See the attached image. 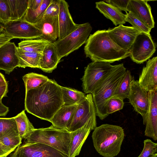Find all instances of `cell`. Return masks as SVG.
I'll list each match as a JSON object with an SVG mask.
<instances>
[{
    "mask_svg": "<svg viewBox=\"0 0 157 157\" xmlns=\"http://www.w3.org/2000/svg\"><path fill=\"white\" fill-rule=\"evenodd\" d=\"M61 86L55 80L49 79L37 88L25 91V110L34 116L49 121L64 105Z\"/></svg>",
    "mask_w": 157,
    "mask_h": 157,
    "instance_id": "cell-1",
    "label": "cell"
},
{
    "mask_svg": "<svg viewBox=\"0 0 157 157\" xmlns=\"http://www.w3.org/2000/svg\"><path fill=\"white\" fill-rule=\"evenodd\" d=\"M84 48L86 57L92 62L113 63L130 56L129 51L124 49L110 37L107 30H98L88 37Z\"/></svg>",
    "mask_w": 157,
    "mask_h": 157,
    "instance_id": "cell-2",
    "label": "cell"
},
{
    "mask_svg": "<svg viewBox=\"0 0 157 157\" xmlns=\"http://www.w3.org/2000/svg\"><path fill=\"white\" fill-rule=\"evenodd\" d=\"M92 137L96 151L104 157H114L121 151L124 134L121 127L102 124L94 130Z\"/></svg>",
    "mask_w": 157,
    "mask_h": 157,
    "instance_id": "cell-3",
    "label": "cell"
},
{
    "mask_svg": "<svg viewBox=\"0 0 157 157\" xmlns=\"http://www.w3.org/2000/svg\"><path fill=\"white\" fill-rule=\"evenodd\" d=\"M126 71L123 63L115 65L91 94L96 115L101 120H103L107 117L105 111L106 103L112 96Z\"/></svg>",
    "mask_w": 157,
    "mask_h": 157,
    "instance_id": "cell-4",
    "label": "cell"
},
{
    "mask_svg": "<svg viewBox=\"0 0 157 157\" xmlns=\"http://www.w3.org/2000/svg\"><path fill=\"white\" fill-rule=\"evenodd\" d=\"M71 132L52 125L46 128H34L24 138L25 141L39 143L50 146L68 157Z\"/></svg>",
    "mask_w": 157,
    "mask_h": 157,
    "instance_id": "cell-5",
    "label": "cell"
},
{
    "mask_svg": "<svg viewBox=\"0 0 157 157\" xmlns=\"http://www.w3.org/2000/svg\"><path fill=\"white\" fill-rule=\"evenodd\" d=\"M89 22L80 24L75 30L61 39H58L53 43L59 59L78 49L86 43L92 30Z\"/></svg>",
    "mask_w": 157,
    "mask_h": 157,
    "instance_id": "cell-6",
    "label": "cell"
},
{
    "mask_svg": "<svg viewBox=\"0 0 157 157\" xmlns=\"http://www.w3.org/2000/svg\"><path fill=\"white\" fill-rule=\"evenodd\" d=\"M114 65L103 61H94L88 64L81 79L85 94H92L100 82L114 67Z\"/></svg>",
    "mask_w": 157,
    "mask_h": 157,
    "instance_id": "cell-7",
    "label": "cell"
},
{
    "mask_svg": "<svg viewBox=\"0 0 157 157\" xmlns=\"http://www.w3.org/2000/svg\"><path fill=\"white\" fill-rule=\"evenodd\" d=\"M156 46L150 34L140 33L130 48V57L134 62L143 63L153 56L155 52Z\"/></svg>",
    "mask_w": 157,
    "mask_h": 157,
    "instance_id": "cell-8",
    "label": "cell"
},
{
    "mask_svg": "<svg viewBox=\"0 0 157 157\" xmlns=\"http://www.w3.org/2000/svg\"><path fill=\"white\" fill-rule=\"evenodd\" d=\"M10 157H68L47 145L25 141L17 147Z\"/></svg>",
    "mask_w": 157,
    "mask_h": 157,
    "instance_id": "cell-9",
    "label": "cell"
},
{
    "mask_svg": "<svg viewBox=\"0 0 157 157\" xmlns=\"http://www.w3.org/2000/svg\"><path fill=\"white\" fill-rule=\"evenodd\" d=\"M96 116L92 94H87L85 99L78 104L66 129L70 132L75 131L84 126L91 118L96 117Z\"/></svg>",
    "mask_w": 157,
    "mask_h": 157,
    "instance_id": "cell-10",
    "label": "cell"
},
{
    "mask_svg": "<svg viewBox=\"0 0 157 157\" xmlns=\"http://www.w3.org/2000/svg\"><path fill=\"white\" fill-rule=\"evenodd\" d=\"M2 25L4 32L13 39H33L40 38L42 35L34 25L24 20L9 21Z\"/></svg>",
    "mask_w": 157,
    "mask_h": 157,
    "instance_id": "cell-11",
    "label": "cell"
},
{
    "mask_svg": "<svg viewBox=\"0 0 157 157\" xmlns=\"http://www.w3.org/2000/svg\"><path fill=\"white\" fill-rule=\"evenodd\" d=\"M127 98L135 110L142 116L144 125L149 105L148 91L140 86L138 80L134 79L131 83Z\"/></svg>",
    "mask_w": 157,
    "mask_h": 157,
    "instance_id": "cell-12",
    "label": "cell"
},
{
    "mask_svg": "<svg viewBox=\"0 0 157 157\" xmlns=\"http://www.w3.org/2000/svg\"><path fill=\"white\" fill-rule=\"evenodd\" d=\"M111 39L122 48L129 51L137 36L140 33L132 26L123 25L107 30Z\"/></svg>",
    "mask_w": 157,
    "mask_h": 157,
    "instance_id": "cell-13",
    "label": "cell"
},
{
    "mask_svg": "<svg viewBox=\"0 0 157 157\" xmlns=\"http://www.w3.org/2000/svg\"><path fill=\"white\" fill-rule=\"evenodd\" d=\"M97 127L96 117H91L80 128L71 132V140L68 157L78 155L90 131Z\"/></svg>",
    "mask_w": 157,
    "mask_h": 157,
    "instance_id": "cell-14",
    "label": "cell"
},
{
    "mask_svg": "<svg viewBox=\"0 0 157 157\" xmlns=\"http://www.w3.org/2000/svg\"><path fill=\"white\" fill-rule=\"evenodd\" d=\"M149 105L144 125V135L157 140V89L148 91Z\"/></svg>",
    "mask_w": 157,
    "mask_h": 157,
    "instance_id": "cell-15",
    "label": "cell"
},
{
    "mask_svg": "<svg viewBox=\"0 0 157 157\" xmlns=\"http://www.w3.org/2000/svg\"><path fill=\"white\" fill-rule=\"evenodd\" d=\"M17 47L14 42H8L0 47V70L9 74L17 67L19 60Z\"/></svg>",
    "mask_w": 157,
    "mask_h": 157,
    "instance_id": "cell-16",
    "label": "cell"
},
{
    "mask_svg": "<svg viewBox=\"0 0 157 157\" xmlns=\"http://www.w3.org/2000/svg\"><path fill=\"white\" fill-rule=\"evenodd\" d=\"M147 0H130L127 11L132 13L151 30L155 27V22L151 8Z\"/></svg>",
    "mask_w": 157,
    "mask_h": 157,
    "instance_id": "cell-17",
    "label": "cell"
},
{
    "mask_svg": "<svg viewBox=\"0 0 157 157\" xmlns=\"http://www.w3.org/2000/svg\"><path fill=\"white\" fill-rule=\"evenodd\" d=\"M69 5L64 0H60L59 11L58 16L59 36L58 39H61L76 29L80 24L73 21L69 10Z\"/></svg>",
    "mask_w": 157,
    "mask_h": 157,
    "instance_id": "cell-18",
    "label": "cell"
},
{
    "mask_svg": "<svg viewBox=\"0 0 157 157\" xmlns=\"http://www.w3.org/2000/svg\"><path fill=\"white\" fill-rule=\"evenodd\" d=\"M34 25L40 32V38L54 42L58 39L59 27L58 16L44 15Z\"/></svg>",
    "mask_w": 157,
    "mask_h": 157,
    "instance_id": "cell-19",
    "label": "cell"
},
{
    "mask_svg": "<svg viewBox=\"0 0 157 157\" xmlns=\"http://www.w3.org/2000/svg\"><path fill=\"white\" fill-rule=\"evenodd\" d=\"M140 86L147 91L157 89V57L147 62L138 80Z\"/></svg>",
    "mask_w": 157,
    "mask_h": 157,
    "instance_id": "cell-20",
    "label": "cell"
},
{
    "mask_svg": "<svg viewBox=\"0 0 157 157\" xmlns=\"http://www.w3.org/2000/svg\"><path fill=\"white\" fill-rule=\"evenodd\" d=\"M60 61L54 43L50 42L45 47L41 53L39 68L44 72L51 73L56 68Z\"/></svg>",
    "mask_w": 157,
    "mask_h": 157,
    "instance_id": "cell-21",
    "label": "cell"
},
{
    "mask_svg": "<svg viewBox=\"0 0 157 157\" xmlns=\"http://www.w3.org/2000/svg\"><path fill=\"white\" fill-rule=\"evenodd\" d=\"M95 4L99 11L115 25H123L126 23V14L119 10L104 1L96 2Z\"/></svg>",
    "mask_w": 157,
    "mask_h": 157,
    "instance_id": "cell-22",
    "label": "cell"
},
{
    "mask_svg": "<svg viewBox=\"0 0 157 157\" xmlns=\"http://www.w3.org/2000/svg\"><path fill=\"white\" fill-rule=\"evenodd\" d=\"M78 105H62L49 121L55 127L66 129L69 121L77 109Z\"/></svg>",
    "mask_w": 157,
    "mask_h": 157,
    "instance_id": "cell-23",
    "label": "cell"
},
{
    "mask_svg": "<svg viewBox=\"0 0 157 157\" xmlns=\"http://www.w3.org/2000/svg\"><path fill=\"white\" fill-rule=\"evenodd\" d=\"M17 49L19 60V67L25 68L29 67L39 68L41 53L25 51L18 47Z\"/></svg>",
    "mask_w": 157,
    "mask_h": 157,
    "instance_id": "cell-24",
    "label": "cell"
},
{
    "mask_svg": "<svg viewBox=\"0 0 157 157\" xmlns=\"http://www.w3.org/2000/svg\"><path fill=\"white\" fill-rule=\"evenodd\" d=\"M29 0H8L11 12L10 21L24 20Z\"/></svg>",
    "mask_w": 157,
    "mask_h": 157,
    "instance_id": "cell-25",
    "label": "cell"
},
{
    "mask_svg": "<svg viewBox=\"0 0 157 157\" xmlns=\"http://www.w3.org/2000/svg\"><path fill=\"white\" fill-rule=\"evenodd\" d=\"M64 105L78 104L85 98L86 95L81 91L68 87L61 86Z\"/></svg>",
    "mask_w": 157,
    "mask_h": 157,
    "instance_id": "cell-26",
    "label": "cell"
},
{
    "mask_svg": "<svg viewBox=\"0 0 157 157\" xmlns=\"http://www.w3.org/2000/svg\"><path fill=\"white\" fill-rule=\"evenodd\" d=\"M133 79L130 71L126 70L112 97H118L123 100L127 98L130 90L131 83Z\"/></svg>",
    "mask_w": 157,
    "mask_h": 157,
    "instance_id": "cell-27",
    "label": "cell"
},
{
    "mask_svg": "<svg viewBox=\"0 0 157 157\" xmlns=\"http://www.w3.org/2000/svg\"><path fill=\"white\" fill-rule=\"evenodd\" d=\"M50 42L41 38L26 40L19 43L18 47L25 51L41 53L45 47Z\"/></svg>",
    "mask_w": 157,
    "mask_h": 157,
    "instance_id": "cell-28",
    "label": "cell"
},
{
    "mask_svg": "<svg viewBox=\"0 0 157 157\" xmlns=\"http://www.w3.org/2000/svg\"><path fill=\"white\" fill-rule=\"evenodd\" d=\"M25 91L36 88L48 82L49 79L44 75L34 72L28 73L22 77Z\"/></svg>",
    "mask_w": 157,
    "mask_h": 157,
    "instance_id": "cell-29",
    "label": "cell"
},
{
    "mask_svg": "<svg viewBox=\"0 0 157 157\" xmlns=\"http://www.w3.org/2000/svg\"><path fill=\"white\" fill-rule=\"evenodd\" d=\"M19 135L22 140L35 128L26 115L24 110L14 117Z\"/></svg>",
    "mask_w": 157,
    "mask_h": 157,
    "instance_id": "cell-30",
    "label": "cell"
},
{
    "mask_svg": "<svg viewBox=\"0 0 157 157\" xmlns=\"http://www.w3.org/2000/svg\"><path fill=\"white\" fill-rule=\"evenodd\" d=\"M51 0H42L40 6L35 10L28 8L24 20L33 24L36 23L44 16Z\"/></svg>",
    "mask_w": 157,
    "mask_h": 157,
    "instance_id": "cell-31",
    "label": "cell"
},
{
    "mask_svg": "<svg viewBox=\"0 0 157 157\" xmlns=\"http://www.w3.org/2000/svg\"><path fill=\"white\" fill-rule=\"evenodd\" d=\"M18 130L14 131L0 138L2 143L7 147L15 150L21 143Z\"/></svg>",
    "mask_w": 157,
    "mask_h": 157,
    "instance_id": "cell-32",
    "label": "cell"
},
{
    "mask_svg": "<svg viewBox=\"0 0 157 157\" xmlns=\"http://www.w3.org/2000/svg\"><path fill=\"white\" fill-rule=\"evenodd\" d=\"M15 130L18 129L14 117L0 118V138Z\"/></svg>",
    "mask_w": 157,
    "mask_h": 157,
    "instance_id": "cell-33",
    "label": "cell"
},
{
    "mask_svg": "<svg viewBox=\"0 0 157 157\" xmlns=\"http://www.w3.org/2000/svg\"><path fill=\"white\" fill-rule=\"evenodd\" d=\"M124 100L118 98L112 97L107 101L105 106V111L108 116L109 114L123 109Z\"/></svg>",
    "mask_w": 157,
    "mask_h": 157,
    "instance_id": "cell-34",
    "label": "cell"
},
{
    "mask_svg": "<svg viewBox=\"0 0 157 157\" xmlns=\"http://www.w3.org/2000/svg\"><path fill=\"white\" fill-rule=\"evenodd\" d=\"M126 15V21L131 24L132 27L140 33L150 34L151 30L132 13L129 12Z\"/></svg>",
    "mask_w": 157,
    "mask_h": 157,
    "instance_id": "cell-35",
    "label": "cell"
},
{
    "mask_svg": "<svg viewBox=\"0 0 157 157\" xmlns=\"http://www.w3.org/2000/svg\"><path fill=\"white\" fill-rule=\"evenodd\" d=\"M144 147L138 157H151L157 154V144L151 140L147 139L144 141Z\"/></svg>",
    "mask_w": 157,
    "mask_h": 157,
    "instance_id": "cell-36",
    "label": "cell"
},
{
    "mask_svg": "<svg viewBox=\"0 0 157 157\" xmlns=\"http://www.w3.org/2000/svg\"><path fill=\"white\" fill-rule=\"evenodd\" d=\"M10 15L8 0H0V22L3 24L10 21Z\"/></svg>",
    "mask_w": 157,
    "mask_h": 157,
    "instance_id": "cell-37",
    "label": "cell"
},
{
    "mask_svg": "<svg viewBox=\"0 0 157 157\" xmlns=\"http://www.w3.org/2000/svg\"><path fill=\"white\" fill-rule=\"evenodd\" d=\"M59 2L60 0H51L45 10L44 15L58 16L59 11Z\"/></svg>",
    "mask_w": 157,
    "mask_h": 157,
    "instance_id": "cell-38",
    "label": "cell"
},
{
    "mask_svg": "<svg viewBox=\"0 0 157 157\" xmlns=\"http://www.w3.org/2000/svg\"><path fill=\"white\" fill-rule=\"evenodd\" d=\"M130 0H108L105 2L115 7L121 11L127 12V7Z\"/></svg>",
    "mask_w": 157,
    "mask_h": 157,
    "instance_id": "cell-39",
    "label": "cell"
},
{
    "mask_svg": "<svg viewBox=\"0 0 157 157\" xmlns=\"http://www.w3.org/2000/svg\"><path fill=\"white\" fill-rule=\"evenodd\" d=\"M8 91V82L0 83V102L3 97L7 96Z\"/></svg>",
    "mask_w": 157,
    "mask_h": 157,
    "instance_id": "cell-40",
    "label": "cell"
},
{
    "mask_svg": "<svg viewBox=\"0 0 157 157\" xmlns=\"http://www.w3.org/2000/svg\"><path fill=\"white\" fill-rule=\"evenodd\" d=\"M14 150L6 147L0 140V157L7 156Z\"/></svg>",
    "mask_w": 157,
    "mask_h": 157,
    "instance_id": "cell-41",
    "label": "cell"
},
{
    "mask_svg": "<svg viewBox=\"0 0 157 157\" xmlns=\"http://www.w3.org/2000/svg\"><path fill=\"white\" fill-rule=\"evenodd\" d=\"M42 0H29L28 9L31 10H35L40 6Z\"/></svg>",
    "mask_w": 157,
    "mask_h": 157,
    "instance_id": "cell-42",
    "label": "cell"
},
{
    "mask_svg": "<svg viewBox=\"0 0 157 157\" xmlns=\"http://www.w3.org/2000/svg\"><path fill=\"white\" fill-rule=\"evenodd\" d=\"M13 39L11 36H9L5 32H2L0 33V47L6 43L10 41Z\"/></svg>",
    "mask_w": 157,
    "mask_h": 157,
    "instance_id": "cell-43",
    "label": "cell"
},
{
    "mask_svg": "<svg viewBox=\"0 0 157 157\" xmlns=\"http://www.w3.org/2000/svg\"><path fill=\"white\" fill-rule=\"evenodd\" d=\"M9 111V108L4 105L2 102H0V117L5 116Z\"/></svg>",
    "mask_w": 157,
    "mask_h": 157,
    "instance_id": "cell-44",
    "label": "cell"
},
{
    "mask_svg": "<svg viewBox=\"0 0 157 157\" xmlns=\"http://www.w3.org/2000/svg\"><path fill=\"white\" fill-rule=\"evenodd\" d=\"M7 82L3 74L0 72V83H6Z\"/></svg>",
    "mask_w": 157,
    "mask_h": 157,
    "instance_id": "cell-45",
    "label": "cell"
},
{
    "mask_svg": "<svg viewBox=\"0 0 157 157\" xmlns=\"http://www.w3.org/2000/svg\"><path fill=\"white\" fill-rule=\"evenodd\" d=\"M3 28L2 24L0 22V33L3 32Z\"/></svg>",
    "mask_w": 157,
    "mask_h": 157,
    "instance_id": "cell-46",
    "label": "cell"
},
{
    "mask_svg": "<svg viewBox=\"0 0 157 157\" xmlns=\"http://www.w3.org/2000/svg\"><path fill=\"white\" fill-rule=\"evenodd\" d=\"M151 157H157V154L154 155Z\"/></svg>",
    "mask_w": 157,
    "mask_h": 157,
    "instance_id": "cell-47",
    "label": "cell"
},
{
    "mask_svg": "<svg viewBox=\"0 0 157 157\" xmlns=\"http://www.w3.org/2000/svg\"><path fill=\"white\" fill-rule=\"evenodd\" d=\"M7 157V156H3V157Z\"/></svg>",
    "mask_w": 157,
    "mask_h": 157,
    "instance_id": "cell-48",
    "label": "cell"
}]
</instances>
